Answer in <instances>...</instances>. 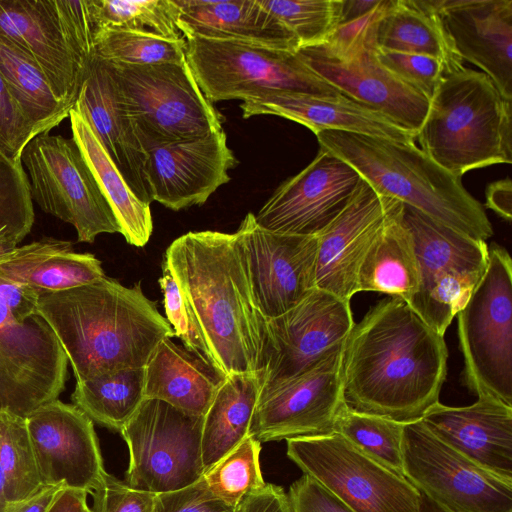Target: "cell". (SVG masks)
Returning a JSON list of instances; mask_svg holds the SVG:
<instances>
[{"mask_svg": "<svg viewBox=\"0 0 512 512\" xmlns=\"http://www.w3.org/2000/svg\"><path fill=\"white\" fill-rule=\"evenodd\" d=\"M448 349L402 299L372 306L342 348V401L349 409L407 424L439 402Z\"/></svg>", "mask_w": 512, "mask_h": 512, "instance_id": "obj_1", "label": "cell"}, {"mask_svg": "<svg viewBox=\"0 0 512 512\" xmlns=\"http://www.w3.org/2000/svg\"><path fill=\"white\" fill-rule=\"evenodd\" d=\"M163 262L194 313L216 368L225 377L261 373L266 318L254 299L235 234L188 232L168 246Z\"/></svg>", "mask_w": 512, "mask_h": 512, "instance_id": "obj_2", "label": "cell"}, {"mask_svg": "<svg viewBox=\"0 0 512 512\" xmlns=\"http://www.w3.org/2000/svg\"><path fill=\"white\" fill-rule=\"evenodd\" d=\"M36 315L52 329L77 381L146 366L158 344L175 337L140 283L103 277L39 295Z\"/></svg>", "mask_w": 512, "mask_h": 512, "instance_id": "obj_3", "label": "cell"}, {"mask_svg": "<svg viewBox=\"0 0 512 512\" xmlns=\"http://www.w3.org/2000/svg\"><path fill=\"white\" fill-rule=\"evenodd\" d=\"M320 148L352 166L381 195L473 239L493 235L482 206L458 178L416 144L338 130L316 134Z\"/></svg>", "mask_w": 512, "mask_h": 512, "instance_id": "obj_4", "label": "cell"}, {"mask_svg": "<svg viewBox=\"0 0 512 512\" xmlns=\"http://www.w3.org/2000/svg\"><path fill=\"white\" fill-rule=\"evenodd\" d=\"M420 149L461 178L466 172L512 161V101L482 72L446 74L429 100L416 133Z\"/></svg>", "mask_w": 512, "mask_h": 512, "instance_id": "obj_5", "label": "cell"}, {"mask_svg": "<svg viewBox=\"0 0 512 512\" xmlns=\"http://www.w3.org/2000/svg\"><path fill=\"white\" fill-rule=\"evenodd\" d=\"M38 297L0 277V410L22 417L58 399L68 378L59 341L36 315Z\"/></svg>", "mask_w": 512, "mask_h": 512, "instance_id": "obj_6", "label": "cell"}, {"mask_svg": "<svg viewBox=\"0 0 512 512\" xmlns=\"http://www.w3.org/2000/svg\"><path fill=\"white\" fill-rule=\"evenodd\" d=\"M104 63L147 152L223 130V116L199 88L187 61Z\"/></svg>", "mask_w": 512, "mask_h": 512, "instance_id": "obj_7", "label": "cell"}, {"mask_svg": "<svg viewBox=\"0 0 512 512\" xmlns=\"http://www.w3.org/2000/svg\"><path fill=\"white\" fill-rule=\"evenodd\" d=\"M456 316L465 385L512 406V259L506 249L489 247L487 269Z\"/></svg>", "mask_w": 512, "mask_h": 512, "instance_id": "obj_8", "label": "cell"}, {"mask_svg": "<svg viewBox=\"0 0 512 512\" xmlns=\"http://www.w3.org/2000/svg\"><path fill=\"white\" fill-rule=\"evenodd\" d=\"M185 39L187 64L211 103L246 101L274 91L341 93L310 70L296 53L201 37Z\"/></svg>", "mask_w": 512, "mask_h": 512, "instance_id": "obj_9", "label": "cell"}, {"mask_svg": "<svg viewBox=\"0 0 512 512\" xmlns=\"http://www.w3.org/2000/svg\"><path fill=\"white\" fill-rule=\"evenodd\" d=\"M419 271V286L410 307L444 335L483 277L489 259L486 241L473 239L403 204Z\"/></svg>", "mask_w": 512, "mask_h": 512, "instance_id": "obj_10", "label": "cell"}, {"mask_svg": "<svg viewBox=\"0 0 512 512\" xmlns=\"http://www.w3.org/2000/svg\"><path fill=\"white\" fill-rule=\"evenodd\" d=\"M287 456L352 512H423L419 491L337 432L287 439Z\"/></svg>", "mask_w": 512, "mask_h": 512, "instance_id": "obj_11", "label": "cell"}, {"mask_svg": "<svg viewBox=\"0 0 512 512\" xmlns=\"http://www.w3.org/2000/svg\"><path fill=\"white\" fill-rule=\"evenodd\" d=\"M22 165L32 201L72 225L77 241L93 243L103 233H120L118 219L73 138L41 134L24 148Z\"/></svg>", "mask_w": 512, "mask_h": 512, "instance_id": "obj_12", "label": "cell"}, {"mask_svg": "<svg viewBox=\"0 0 512 512\" xmlns=\"http://www.w3.org/2000/svg\"><path fill=\"white\" fill-rule=\"evenodd\" d=\"M202 425L203 416L144 398L120 430L129 449L127 485L157 495L202 479Z\"/></svg>", "mask_w": 512, "mask_h": 512, "instance_id": "obj_13", "label": "cell"}, {"mask_svg": "<svg viewBox=\"0 0 512 512\" xmlns=\"http://www.w3.org/2000/svg\"><path fill=\"white\" fill-rule=\"evenodd\" d=\"M403 475L440 512H512V482L485 470L422 421L404 424Z\"/></svg>", "mask_w": 512, "mask_h": 512, "instance_id": "obj_14", "label": "cell"}, {"mask_svg": "<svg viewBox=\"0 0 512 512\" xmlns=\"http://www.w3.org/2000/svg\"><path fill=\"white\" fill-rule=\"evenodd\" d=\"M354 324L350 301L318 288L286 312L267 319L261 392L304 373L340 349Z\"/></svg>", "mask_w": 512, "mask_h": 512, "instance_id": "obj_15", "label": "cell"}, {"mask_svg": "<svg viewBox=\"0 0 512 512\" xmlns=\"http://www.w3.org/2000/svg\"><path fill=\"white\" fill-rule=\"evenodd\" d=\"M262 315L286 312L315 288L316 236L274 233L248 213L234 233Z\"/></svg>", "mask_w": 512, "mask_h": 512, "instance_id": "obj_16", "label": "cell"}, {"mask_svg": "<svg viewBox=\"0 0 512 512\" xmlns=\"http://www.w3.org/2000/svg\"><path fill=\"white\" fill-rule=\"evenodd\" d=\"M361 179L352 166L320 148L308 166L274 191L256 222L274 233L317 236L346 208Z\"/></svg>", "mask_w": 512, "mask_h": 512, "instance_id": "obj_17", "label": "cell"}, {"mask_svg": "<svg viewBox=\"0 0 512 512\" xmlns=\"http://www.w3.org/2000/svg\"><path fill=\"white\" fill-rule=\"evenodd\" d=\"M342 348L304 373L260 392L249 435L268 442L332 433L343 403Z\"/></svg>", "mask_w": 512, "mask_h": 512, "instance_id": "obj_18", "label": "cell"}, {"mask_svg": "<svg viewBox=\"0 0 512 512\" xmlns=\"http://www.w3.org/2000/svg\"><path fill=\"white\" fill-rule=\"evenodd\" d=\"M44 486L92 494L106 471L93 421L73 404L58 399L25 417Z\"/></svg>", "mask_w": 512, "mask_h": 512, "instance_id": "obj_19", "label": "cell"}, {"mask_svg": "<svg viewBox=\"0 0 512 512\" xmlns=\"http://www.w3.org/2000/svg\"><path fill=\"white\" fill-rule=\"evenodd\" d=\"M368 45L336 56L320 45L299 49L296 54L317 76L342 94L385 114L402 127L417 133L429 109V100L388 69Z\"/></svg>", "mask_w": 512, "mask_h": 512, "instance_id": "obj_20", "label": "cell"}, {"mask_svg": "<svg viewBox=\"0 0 512 512\" xmlns=\"http://www.w3.org/2000/svg\"><path fill=\"white\" fill-rule=\"evenodd\" d=\"M237 164L223 130L152 148L146 166L152 201L173 211L202 205Z\"/></svg>", "mask_w": 512, "mask_h": 512, "instance_id": "obj_21", "label": "cell"}, {"mask_svg": "<svg viewBox=\"0 0 512 512\" xmlns=\"http://www.w3.org/2000/svg\"><path fill=\"white\" fill-rule=\"evenodd\" d=\"M399 202L361 179L346 208L316 236L315 288L351 301L360 265Z\"/></svg>", "mask_w": 512, "mask_h": 512, "instance_id": "obj_22", "label": "cell"}, {"mask_svg": "<svg viewBox=\"0 0 512 512\" xmlns=\"http://www.w3.org/2000/svg\"><path fill=\"white\" fill-rule=\"evenodd\" d=\"M0 35L31 58L71 108L88 67L73 50L55 0H0Z\"/></svg>", "mask_w": 512, "mask_h": 512, "instance_id": "obj_23", "label": "cell"}, {"mask_svg": "<svg viewBox=\"0 0 512 512\" xmlns=\"http://www.w3.org/2000/svg\"><path fill=\"white\" fill-rule=\"evenodd\" d=\"M460 57L512 101V0H431Z\"/></svg>", "mask_w": 512, "mask_h": 512, "instance_id": "obj_24", "label": "cell"}, {"mask_svg": "<svg viewBox=\"0 0 512 512\" xmlns=\"http://www.w3.org/2000/svg\"><path fill=\"white\" fill-rule=\"evenodd\" d=\"M73 108L90 125L134 194L150 205L152 198L146 176L148 152L103 60L95 56L92 59Z\"/></svg>", "mask_w": 512, "mask_h": 512, "instance_id": "obj_25", "label": "cell"}, {"mask_svg": "<svg viewBox=\"0 0 512 512\" xmlns=\"http://www.w3.org/2000/svg\"><path fill=\"white\" fill-rule=\"evenodd\" d=\"M421 420L469 460L512 482V406L480 395L469 406L438 402Z\"/></svg>", "mask_w": 512, "mask_h": 512, "instance_id": "obj_26", "label": "cell"}, {"mask_svg": "<svg viewBox=\"0 0 512 512\" xmlns=\"http://www.w3.org/2000/svg\"><path fill=\"white\" fill-rule=\"evenodd\" d=\"M243 118L275 115L309 128L314 134L338 130L415 144L416 133L380 111L340 93L313 95L274 91L240 104Z\"/></svg>", "mask_w": 512, "mask_h": 512, "instance_id": "obj_27", "label": "cell"}, {"mask_svg": "<svg viewBox=\"0 0 512 512\" xmlns=\"http://www.w3.org/2000/svg\"><path fill=\"white\" fill-rule=\"evenodd\" d=\"M184 36L296 53L300 44L260 0H174Z\"/></svg>", "mask_w": 512, "mask_h": 512, "instance_id": "obj_28", "label": "cell"}, {"mask_svg": "<svg viewBox=\"0 0 512 512\" xmlns=\"http://www.w3.org/2000/svg\"><path fill=\"white\" fill-rule=\"evenodd\" d=\"M101 261L73 251L70 241L45 237L0 257V277L31 287L38 295L69 290L105 277Z\"/></svg>", "mask_w": 512, "mask_h": 512, "instance_id": "obj_29", "label": "cell"}, {"mask_svg": "<svg viewBox=\"0 0 512 512\" xmlns=\"http://www.w3.org/2000/svg\"><path fill=\"white\" fill-rule=\"evenodd\" d=\"M145 398L162 400L187 413L204 416L225 375L217 368L163 339L146 366Z\"/></svg>", "mask_w": 512, "mask_h": 512, "instance_id": "obj_30", "label": "cell"}, {"mask_svg": "<svg viewBox=\"0 0 512 512\" xmlns=\"http://www.w3.org/2000/svg\"><path fill=\"white\" fill-rule=\"evenodd\" d=\"M373 41L378 49L434 57L446 74L464 68L431 0H392L375 26Z\"/></svg>", "mask_w": 512, "mask_h": 512, "instance_id": "obj_31", "label": "cell"}, {"mask_svg": "<svg viewBox=\"0 0 512 512\" xmlns=\"http://www.w3.org/2000/svg\"><path fill=\"white\" fill-rule=\"evenodd\" d=\"M402 214L403 203L399 202L360 265L357 293H384L409 303L417 292V257L412 235Z\"/></svg>", "mask_w": 512, "mask_h": 512, "instance_id": "obj_32", "label": "cell"}, {"mask_svg": "<svg viewBox=\"0 0 512 512\" xmlns=\"http://www.w3.org/2000/svg\"><path fill=\"white\" fill-rule=\"evenodd\" d=\"M260 392L261 373L231 374L218 387L203 416L201 448L205 473L249 435Z\"/></svg>", "mask_w": 512, "mask_h": 512, "instance_id": "obj_33", "label": "cell"}, {"mask_svg": "<svg viewBox=\"0 0 512 512\" xmlns=\"http://www.w3.org/2000/svg\"><path fill=\"white\" fill-rule=\"evenodd\" d=\"M68 118L72 138L109 201L120 224L121 234L128 244L143 247L153 230L150 205L134 194L83 116L73 108Z\"/></svg>", "mask_w": 512, "mask_h": 512, "instance_id": "obj_34", "label": "cell"}, {"mask_svg": "<svg viewBox=\"0 0 512 512\" xmlns=\"http://www.w3.org/2000/svg\"><path fill=\"white\" fill-rule=\"evenodd\" d=\"M0 73L37 136L69 117L73 108L57 96L41 68L1 35Z\"/></svg>", "mask_w": 512, "mask_h": 512, "instance_id": "obj_35", "label": "cell"}, {"mask_svg": "<svg viewBox=\"0 0 512 512\" xmlns=\"http://www.w3.org/2000/svg\"><path fill=\"white\" fill-rule=\"evenodd\" d=\"M145 370L125 369L77 381L73 405L93 422L120 432L144 400Z\"/></svg>", "mask_w": 512, "mask_h": 512, "instance_id": "obj_36", "label": "cell"}, {"mask_svg": "<svg viewBox=\"0 0 512 512\" xmlns=\"http://www.w3.org/2000/svg\"><path fill=\"white\" fill-rule=\"evenodd\" d=\"M43 486L25 417L0 410V512H7Z\"/></svg>", "mask_w": 512, "mask_h": 512, "instance_id": "obj_37", "label": "cell"}, {"mask_svg": "<svg viewBox=\"0 0 512 512\" xmlns=\"http://www.w3.org/2000/svg\"><path fill=\"white\" fill-rule=\"evenodd\" d=\"M87 5L95 35L120 29L174 40L184 37L174 0H87Z\"/></svg>", "mask_w": 512, "mask_h": 512, "instance_id": "obj_38", "label": "cell"}, {"mask_svg": "<svg viewBox=\"0 0 512 512\" xmlns=\"http://www.w3.org/2000/svg\"><path fill=\"white\" fill-rule=\"evenodd\" d=\"M403 429V423L355 412L344 403L339 407L333 425V432L339 433L367 455L401 475Z\"/></svg>", "mask_w": 512, "mask_h": 512, "instance_id": "obj_39", "label": "cell"}, {"mask_svg": "<svg viewBox=\"0 0 512 512\" xmlns=\"http://www.w3.org/2000/svg\"><path fill=\"white\" fill-rule=\"evenodd\" d=\"M187 42L120 29H104L94 37V56L108 62L154 65L186 61Z\"/></svg>", "mask_w": 512, "mask_h": 512, "instance_id": "obj_40", "label": "cell"}, {"mask_svg": "<svg viewBox=\"0 0 512 512\" xmlns=\"http://www.w3.org/2000/svg\"><path fill=\"white\" fill-rule=\"evenodd\" d=\"M261 442L248 435L203 476L208 489L236 507L249 492L264 486L260 467Z\"/></svg>", "mask_w": 512, "mask_h": 512, "instance_id": "obj_41", "label": "cell"}, {"mask_svg": "<svg viewBox=\"0 0 512 512\" xmlns=\"http://www.w3.org/2000/svg\"><path fill=\"white\" fill-rule=\"evenodd\" d=\"M295 37L300 49L323 43L338 26L342 0H260Z\"/></svg>", "mask_w": 512, "mask_h": 512, "instance_id": "obj_42", "label": "cell"}, {"mask_svg": "<svg viewBox=\"0 0 512 512\" xmlns=\"http://www.w3.org/2000/svg\"><path fill=\"white\" fill-rule=\"evenodd\" d=\"M158 283L163 295L166 320L172 327L175 336L180 338L186 350L216 368L194 313L184 298L174 275L164 262H162V275L158 279Z\"/></svg>", "mask_w": 512, "mask_h": 512, "instance_id": "obj_43", "label": "cell"}, {"mask_svg": "<svg viewBox=\"0 0 512 512\" xmlns=\"http://www.w3.org/2000/svg\"><path fill=\"white\" fill-rule=\"evenodd\" d=\"M0 214L25 235L31 231L34 208L27 174L22 162L11 160L1 150Z\"/></svg>", "mask_w": 512, "mask_h": 512, "instance_id": "obj_44", "label": "cell"}, {"mask_svg": "<svg viewBox=\"0 0 512 512\" xmlns=\"http://www.w3.org/2000/svg\"><path fill=\"white\" fill-rule=\"evenodd\" d=\"M378 61L428 100L446 75L442 62L434 57L375 48Z\"/></svg>", "mask_w": 512, "mask_h": 512, "instance_id": "obj_45", "label": "cell"}, {"mask_svg": "<svg viewBox=\"0 0 512 512\" xmlns=\"http://www.w3.org/2000/svg\"><path fill=\"white\" fill-rule=\"evenodd\" d=\"M36 136L0 73V150L21 162L24 148Z\"/></svg>", "mask_w": 512, "mask_h": 512, "instance_id": "obj_46", "label": "cell"}, {"mask_svg": "<svg viewBox=\"0 0 512 512\" xmlns=\"http://www.w3.org/2000/svg\"><path fill=\"white\" fill-rule=\"evenodd\" d=\"M92 496L93 512H152L156 494L134 489L106 472Z\"/></svg>", "mask_w": 512, "mask_h": 512, "instance_id": "obj_47", "label": "cell"}, {"mask_svg": "<svg viewBox=\"0 0 512 512\" xmlns=\"http://www.w3.org/2000/svg\"><path fill=\"white\" fill-rule=\"evenodd\" d=\"M391 2L392 0H380L379 4L364 16L339 24L323 43L317 45L336 56L374 45L375 26L388 10Z\"/></svg>", "mask_w": 512, "mask_h": 512, "instance_id": "obj_48", "label": "cell"}, {"mask_svg": "<svg viewBox=\"0 0 512 512\" xmlns=\"http://www.w3.org/2000/svg\"><path fill=\"white\" fill-rule=\"evenodd\" d=\"M152 512H235V507L215 496L202 478L183 489L157 494Z\"/></svg>", "mask_w": 512, "mask_h": 512, "instance_id": "obj_49", "label": "cell"}, {"mask_svg": "<svg viewBox=\"0 0 512 512\" xmlns=\"http://www.w3.org/2000/svg\"><path fill=\"white\" fill-rule=\"evenodd\" d=\"M293 512H352L310 476L303 474L289 489Z\"/></svg>", "mask_w": 512, "mask_h": 512, "instance_id": "obj_50", "label": "cell"}, {"mask_svg": "<svg viewBox=\"0 0 512 512\" xmlns=\"http://www.w3.org/2000/svg\"><path fill=\"white\" fill-rule=\"evenodd\" d=\"M235 512H293L289 495L281 486L265 483L246 494L235 507Z\"/></svg>", "mask_w": 512, "mask_h": 512, "instance_id": "obj_51", "label": "cell"}, {"mask_svg": "<svg viewBox=\"0 0 512 512\" xmlns=\"http://www.w3.org/2000/svg\"><path fill=\"white\" fill-rule=\"evenodd\" d=\"M485 205L504 220L511 221L512 183L510 178L507 177L489 184L486 189Z\"/></svg>", "mask_w": 512, "mask_h": 512, "instance_id": "obj_52", "label": "cell"}, {"mask_svg": "<svg viewBox=\"0 0 512 512\" xmlns=\"http://www.w3.org/2000/svg\"><path fill=\"white\" fill-rule=\"evenodd\" d=\"M88 493L81 490L62 488L47 512H93L87 503Z\"/></svg>", "mask_w": 512, "mask_h": 512, "instance_id": "obj_53", "label": "cell"}, {"mask_svg": "<svg viewBox=\"0 0 512 512\" xmlns=\"http://www.w3.org/2000/svg\"><path fill=\"white\" fill-rule=\"evenodd\" d=\"M63 485L43 486L35 494L14 505L7 512H47Z\"/></svg>", "mask_w": 512, "mask_h": 512, "instance_id": "obj_54", "label": "cell"}, {"mask_svg": "<svg viewBox=\"0 0 512 512\" xmlns=\"http://www.w3.org/2000/svg\"><path fill=\"white\" fill-rule=\"evenodd\" d=\"M379 2L380 0H342L339 24L364 16L375 8Z\"/></svg>", "mask_w": 512, "mask_h": 512, "instance_id": "obj_55", "label": "cell"}, {"mask_svg": "<svg viewBox=\"0 0 512 512\" xmlns=\"http://www.w3.org/2000/svg\"><path fill=\"white\" fill-rule=\"evenodd\" d=\"M24 237L9 227L0 230V257L13 251Z\"/></svg>", "mask_w": 512, "mask_h": 512, "instance_id": "obj_56", "label": "cell"}, {"mask_svg": "<svg viewBox=\"0 0 512 512\" xmlns=\"http://www.w3.org/2000/svg\"><path fill=\"white\" fill-rule=\"evenodd\" d=\"M4 227H9L10 229H12L13 231L17 232L18 234L22 235L24 238L27 236L25 235L24 233H22L21 231L17 230L16 228H14L12 225H10V223L0 214V230Z\"/></svg>", "mask_w": 512, "mask_h": 512, "instance_id": "obj_57", "label": "cell"}]
</instances>
